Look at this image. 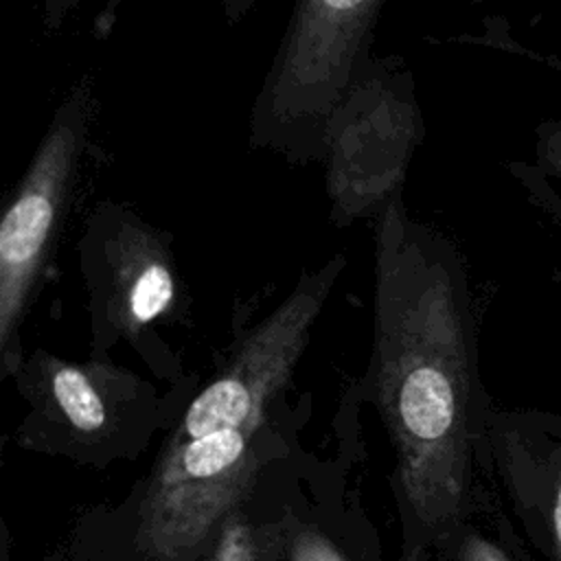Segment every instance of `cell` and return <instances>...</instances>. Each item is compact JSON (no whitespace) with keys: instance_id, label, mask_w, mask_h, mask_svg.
Returning a JSON list of instances; mask_svg holds the SVG:
<instances>
[{"instance_id":"6da1fadb","label":"cell","mask_w":561,"mask_h":561,"mask_svg":"<svg viewBox=\"0 0 561 561\" xmlns=\"http://www.w3.org/2000/svg\"><path fill=\"white\" fill-rule=\"evenodd\" d=\"M364 390L394 451L405 511L451 526L467 500L473 445V344L460 261L397 195L375 219L373 353Z\"/></svg>"},{"instance_id":"7a4b0ae2","label":"cell","mask_w":561,"mask_h":561,"mask_svg":"<svg viewBox=\"0 0 561 561\" xmlns=\"http://www.w3.org/2000/svg\"><path fill=\"white\" fill-rule=\"evenodd\" d=\"M346 256L333 254L263 318L221 351L215 370L193 386L145 478L136 543L156 561L195 557L252 495L263 473L287 458L300 423L287 399Z\"/></svg>"},{"instance_id":"3957f363","label":"cell","mask_w":561,"mask_h":561,"mask_svg":"<svg viewBox=\"0 0 561 561\" xmlns=\"http://www.w3.org/2000/svg\"><path fill=\"white\" fill-rule=\"evenodd\" d=\"M79 267L88 294L90 357L110 359L125 342L145 364L171 383H184L171 348L158 340L160 327L191 322L173 239L129 204L101 199L79 239Z\"/></svg>"},{"instance_id":"277c9868","label":"cell","mask_w":561,"mask_h":561,"mask_svg":"<svg viewBox=\"0 0 561 561\" xmlns=\"http://www.w3.org/2000/svg\"><path fill=\"white\" fill-rule=\"evenodd\" d=\"M26 403L15 443L81 462H107L140 451L169 430L197 383L188 377L164 397L158 386L112 359H68L46 348L24 355L11 377Z\"/></svg>"},{"instance_id":"5b68a950","label":"cell","mask_w":561,"mask_h":561,"mask_svg":"<svg viewBox=\"0 0 561 561\" xmlns=\"http://www.w3.org/2000/svg\"><path fill=\"white\" fill-rule=\"evenodd\" d=\"M381 0H307L294 7L250 112V145L289 162L324 160L329 125L370 64Z\"/></svg>"},{"instance_id":"8992f818","label":"cell","mask_w":561,"mask_h":561,"mask_svg":"<svg viewBox=\"0 0 561 561\" xmlns=\"http://www.w3.org/2000/svg\"><path fill=\"white\" fill-rule=\"evenodd\" d=\"M92 79L83 75L53 118L0 219V379L24 362L22 327L64 228L88 147Z\"/></svg>"},{"instance_id":"52a82bcc","label":"cell","mask_w":561,"mask_h":561,"mask_svg":"<svg viewBox=\"0 0 561 561\" xmlns=\"http://www.w3.org/2000/svg\"><path fill=\"white\" fill-rule=\"evenodd\" d=\"M423 136L412 72L390 61L364 68L335 112L324 147L331 219L348 226L401 195L408 164Z\"/></svg>"},{"instance_id":"ba28073f","label":"cell","mask_w":561,"mask_h":561,"mask_svg":"<svg viewBox=\"0 0 561 561\" xmlns=\"http://www.w3.org/2000/svg\"><path fill=\"white\" fill-rule=\"evenodd\" d=\"M265 535L248 519L243 508L234 511L215 533L206 561H263Z\"/></svg>"},{"instance_id":"9c48e42d","label":"cell","mask_w":561,"mask_h":561,"mask_svg":"<svg viewBox=\"0 0 561 561\" xmlns=\"http://www.w3.org/2000/svg\"><path fill=\"white\" fill-rule=\"evenodd\" d=\"M287 561H348L344 552L318 530H300L291 539Z\"/></svg>"},{"instance_id":"30bf717a","label":"cell","mask_w":561,"mask_h":561,"mask_svg":"<svg viewBox=\"0 0 561 561\" xmlns=\"http://www.w3.org/2000/svg\"><path fill=\"white\" fill-rule=\"evenodd\" d=\"M458 561H508L504 550L497 548L493 541L480 537V535H469L460 543Z\"/></svg>"},{"instance_id":"8fae6325","label":"cell","mask_w":561,"mask_h":561,"mask_svg":"<svg viewBox=\"0 0 561 561\" xmlns=\"http://www.w3.org/2000/svg\"><path fill=\"white\" fill-rule=\"evenodd\" d=\"M550 530H552L554 559L561 561V476L554 486V497H552V508H550Z\"/></svg>"},{"instance_id":"7c38bea8","label":"cell","mask_w":561,"mask_h":561,"mask_svg":"<svg viewBox=\"0 0 561 561\" xmlns=\"http://www.w3.org/2000/svg\"><path fill=\"white\" fill-rule=\"evenodd\" d=\"M543 156L546 162L554 169V173L561 178V129L552 131L543 142Z\"/></svg>"}]
</instances>
